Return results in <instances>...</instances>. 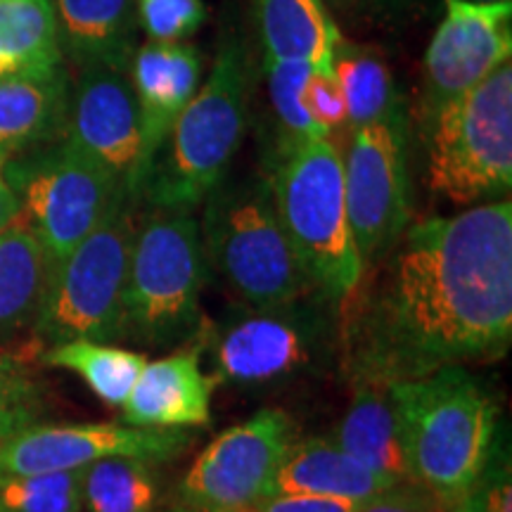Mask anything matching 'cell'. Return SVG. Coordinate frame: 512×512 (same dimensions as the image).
I'll return each mask as SVG.
<instances>
[{"label":"cell","instance_id":"obj_1","mask_svg":"<svg viewBox=\"0 0 512 512\" xmlns=\"http://www.w3.org/2000/svg\"><path fill=\"white\" fill-rule=\"evenodd\" d=\"M351 344L356 382L396 384L512 339V204L494 200L403 230Z\"/></svg>","mask_w":512,"mask_h":512},{"label":"cell","instance_id":"obj_2","mask_svg":"<svg viewBox=\"0 0 512 512\" xmlns=\"http://www.w3.org/2000/svg\"><path fill=\"white\" fill-rule=\"evenodd\" d=\"M408 479L456 503L489 465L496 403L460 366L392 384Z\"/></svg>","mask_w":512,"mask_h":512},{"label":"cell","instance_id":"obj_3","mask_svg":"<svg viewBox=\"0 0 512 512\" xmlns=\"http://www.w3.org/2000/svg\"><path fill=\"white\" fill-rule=\"evenodd\" d=\"M252 86L249 55L240 38H228L211 72L169 136L159 145L138 197L155 209L192 211L228 176L247 126Z\"/></svg>","mask_w":512,"mask_h":512},{"label":"cell","instance_id":"obj_4","mask_svg":"<svg viewBox=\"0 0 512 512\" xmlns=\"http://www.w3.org/2000/svg\"><path fill=\"white\" fill-rule=\"evenodd\" d=\"M202 204L204 259L242 302L275 309L318 292L280 223L268 178L226 176Z\"/></svg>","mask_w":512,"mask_h":512},{"label":"cell","instance_id":"obj_5","mask_svg":"<svg viewBox=\"0 0 512 512\" xmlns=\"http://www.w3.org/2000/svg\"><path fill=\"white\" fill-rule=\"evenodd\" d=\"M204 278L207 259L192 211H152L133 238L121 339L140 347H171L188 339L200 330Z\"/></svg>","mask_w":512,"mask_h":512},{"label":"cell","instance_id":"obj_6","mask_svg":"<svg viewBox=\"0 0 512 512\" xmlns=\"http://www.w3.org/2000/svg\"><path fill=\"white\" fill-rule=\"evenodd\" d=\"M275 209L318 292L344 299L363 278L344 195L342 150L320 138L278 157L268 178Z\"/></svg>","mask_w":512,"mask_h":512},{"label":"cell","instance_id":"obj_7","mask_svg":"<svg viewBox=\"0 0 512 512\" xmlns=\"http://www.w3.org/2000/svg\"><path fill=\"white\" fill-rule=\"evenodd\" d=\"M430 190L458 207H475L512 185V64L446 102L430 119Z\"/></svg>","mask_w":512,"mask_h":512},{"label":"cell","instance_id":"obj_8","mask_svg":"<svg viewBox=\"0 0 512 512\" xmlns=\"http://www.w3.org/2000/svg\"><path fill=\"white\" fill-rule=\"evenodd\" d=\"M126 200L53 266L38 311L36 328L46 342H100L121 339L124 287L136 219Z\"/></svg>","mask_w":512,"mask_h":512},{"label":"cell","instance_id":"obj_9","mask_svg":"<svg viewBox=\"0 0 512 512\" xmlns=\"http://www.w3.org/2000/svg\"><path fill=\"white\" fill-rule=\"evenodd\" d=\"M3 174L15 190L22 219L38 235L53 264L88 238L128 192L64 140L46 150L8 159Z\"/></svg>","mask_w":512,"mask_h":512},{"label":"cell","instance_id":"obj_10","mask_svg":"<svg viewBox=\"0 0 512 512\" xmlns=\"http://www.w3.org/2000/svg\"><path fill=\"white\" fill-rule=\"evenodd\" d=\"M292 444V422L266 408L219 434L185 475L183 503L192 512H245L275 494V479Z\"/></svg>","mask_w":512,"mask_h":512},{"label":"cell","instance_id":"obj_11","mask_svg":"<svg viewBox=\"0 0 512 512\" xmlns=\"http://www.w3.org/2000/svg\"><path fill=\"white\" fill-rule=\"evenodd\" d=\"M342 166L351 233L366 266L387 254L411 221L403 119L351 131Z\"/></svg>","mask_w":512,"mask_h":512},{"label":"cell","instance_id":"obj_12","mask_svg":"<svg viewBox=\"0 0 512 512\" xmlns=\"http://www.w3.org/2000/svg\"><path fill=\"white\" fill-rule=\"evenodd\" d=\"M60 140L105 169L136 200L147 176V157L128 69L91 67L76 74Z\"/></svg>","mask_w":512,"mask_h":512},{"label":"cell","instance_id":"obj_13","mask_svg":"<svg viewBox=\"0 0 512 512\" xmlns=\"http://www.w3.org/2000/svg\"><path fill=\"white\" fill-rule=\"evenodd\" d=\"M444 19L422 62V117L489 79L512 55V0H444Z\"/></svg>","mask_w":512,"mask_h":512},{"label":"cell","instance_id":"obj_14","mask_svg":"<svg viewBox=\"0 0 512 512\" xmlns=\"http://www.w3.org/2000/svg\"><path fill=\"white\" fill-rule=\"evenodd\" d=\"M190 444L181 430L131 425H31L0 441V477L81 472L95 460H166Z\"/></svg>","mask_w":512,"mask_h":512},{"label":"cell","instance_id":"obj_15","mask_svg":"<svg viewBox=\"0 0 512 512\" xmlns=\"http://www.w3.org/2000/svg\"><path fill=\"white\" fill-rule=\"evenodd\" d=\"M320 320L299 302L240 313L214 335V382L261 384L311 366Z\"/></svg>","mask_w":512,"mask_h":512},{"label":"cell","instance_id":"obj_16","mask_svg":"<svg viewBox=\"0 0 512 512\" xmlns=\"http://www.w3.org/2000/svg\"><path fill=\"white\" fill-rule=\"evenodd\" d=\"M128 81L143 124L147 171L159 145L204 81L202 53L188 41H145L128 62Z\"/></svg>","mask_w":512,"mask_h":512},{"label":"cell","instance_id":"obj_17","mask_svg":"<svg viewBox=\"0 0 512 512\" xmlns=\"http://www.w3.org/2000/svg\"><path fill=\"white\" fill-rule=\"evenodd\" d=\"M214 384V377L202 373L197 351H176L145 363L121 408L131 427L183 430L207 425Z\"/></svg>","mask_w":512,"mask_h":512},{"label":"cell","instance_id":"obj_18","mask_svg":"<svg viewBox=\"0 0 512 512\" xmlns=\"http://www.w3.org/2000/svg\"><path fill=\"white\" fill-rule=\"evenodd\" d=\"M64 62L128 69L138 41L136 0H50Z\"/></svg>","mask_w":512,"mask_h":512},{"label":"cell","instance_id":"obj_19","mask_svg":"<svg viewBox=\"0 0 512 512\" xmlns=\"http://www.w3.org/2000/svg\"><path fill=\"white\" fill-rule=\"evenodd\" d=\"M72 76L67 64L46 72L0 79V150L5 155L38 150L62 138Z\"/></svg>","mask_w":512,"mask_h":512},{"label":"cell","instance_id":"obj_20","mask_svg":"<svg viewBox=\"0 0 512 512\" xmlns=\"http://www.w3.org/2000/svg\"><path fill=\"white\" fill-rule=\"evenodd\" d=\"M332 441L387 484L408 482L392 384L356 382L354 399Z\"/></svg>","mask_w":512,"mask_h":512},{"label":"cell","instance_id":"obj_21","mask_svg":"<svg viewBox=\"0 0 512 512\" xmlns=\"http://www.w3.org/2000/svg\"><path fill=\"white\" fill-rule=\"evenodd\" d=\"M368 467H363L335 441L304 439L292 441L275 479V494H304L318 498H342L363 503L387 489Z\"/></svg>","mask_w":512,"mask_h":512},{"label":"cell","instance_id":"obj_22","mask_svg":"<svg viewBox=\"0 0 512 512\" xmlns=\"http://www.w3.org/2000/svg\"><path fill=\"white\" fill-rule=\"evenodd\" d=\"M264 57L332 69L339 34L323 0H254Z\"/></svg>","mask_w":512,"mask_h":512},{"label":"cell","instance_id":"obj_23","mask_svg":"<svg viewBox=\"0 0 512 512\" xmlns=\"http://www.w3.org/2000/svg\"><path fill=\"white\" fill-rule=\"evenodd\" d=\"M53 266L43 242L22 219L0 233V332L36 323Z\"/></svg>","mask_w":512,"mask_h":512},{"label":"cell","instance_id":"obj_24","mask_svg":"<svg viewBox=\"0 0 512 512\" xmlns=\"http://www.w3.org/2000/svg\"><path fill=\"white\" fill-rule=\"evenodd\" d=\"M50 0H0V79L62 67Z\"/></svg>","mask_w":512,"mask_h":512},{"label":"cell","instance_id":"obj_25","mask_svg":"<svg viewBox=\"0 0 512 512\" xmlns=\"http://www.w3.org/2000/svg\"><path fill=\"white\" fill-rule=\"evenodd\" d=\"M332 72L347 105V128L401 119L394 76L375 48L356 46L339 38L332 53Z\"/></svg>","mask_w":512,"mask_h":512},{"label":"cell","instance_id":"obj_26","mask_svg":"<svg viewBox=\"0 0 512 512\" xmlns=\"http://www.w3.org/2000/svg\"><path fill=\"white\" fill-rule=\"evenodd\" d=\"M43 361L48 366L72 370L107 406H124L147 358L138 351L119 349L114 344L79 339V342L57 344L43 356Z\"/></svg>","mask_w":512,"mask_h":512},{"label":"cell","instance_id":"obj_27","mask_svg":"<svg viewBox=\"0 0 512 512\" xmlns=\"http://www.w3.org/2000/svg\"><path fill=\"white\" fill-rule=\"evenodd\" d=\"M81 503L88 512H155L157 486L147 460L110 456L83 467Z\"/></svg>","mask_w":512,"mask_h":512},{"label":"cell","instance_id":"obj_28","mask_svg":"<svg viewBox=\"0 0 512 512\" xmlns=\"http://www.w3.org/2000/svg\"><path fill=\"white\" fill-rule=\"evenodd\" d=\"M266 69V93L268 105L278 124L280 133V155H290L292 150L302 147L313 140L328 138V133L320 128L311 112L306 110L304 88L309 76L316 72V64L306 60H275V57H264Z\"/></svg>","mask_w":512,"mask_h":512},{"label":"cell","instance_id":"obj_29","mask_svg":"<svg viewBox=\"0 0 512 512\" xmlns=\"http://www.w3.org/2000/svg\"><path fill=\"white\" fill-rule=\"evenodd\" d=\"M81 472L0 477V512H81Z\"/></svg>","mask_w":512,"mask_h":512},{"label":"cell","instance_id":"obj_30","mask_svg":"<svg viewBox=\"0 0 512 512\" xmlns=\"http://www.w3.org/2000/svg\"><path fill=\"white\" fill-rule=\"evenodd\" d=\"M138 29L147 41H190L207 22L204 0H136Z\"/></svg>","mask_w":512,"mask_h":512},{"label":"cell","instance_id":"obj_31","mask_svg":"<svg viewBox=\"0 0 512 512\" xmlns=\"http://www.w3.org/2000/svg\"><path fill=\"white\" fill-rule=\"evenodd\" d=\"M41 399L15 358L0 351V441L36 425Z\"/></svg>","mask_w":512,"mask_h":512},{"label":"cell","instance_id":"obj_32","mask_svg":"<svg viewBox=\"0 0 512 512\" xmlns=\"http://www.w3.org/2000/svg\"><path fill=\"white\" fill-rule=\"evenodd\" d=\"M512 489L508 458L484 467V472L456 503L446 505V512H512Z\"/></svg>","mask_w":512,"mask_h":512},{"label":"cell","instance_id":"obj_33","mask_svg":"<svg viewBox=\"0 0 512 512\" xmlns=\"http://www.w3.org/2000/svg\"><path fill=\"white\" fill-rule=\"evenodd\" d=\"M304 102L306 110L311 112V117L318 121L320 128L328 133L330 140L332 133L347 128V105H344L342 88H339L332 69H316L309 76L304 88Z\"/></svg>","mask_w":512,"mask_h":512},{"label":"cell","instance_id":"obj_34","mask_svg":"<svg viewBox=\"0 0 512 512\" xmlns=\"http://www.w3.org/2000/svg\"><path fill=\"white\" fill-rule=\"evenodd\" d=\"M446 505L437 496L430 494L425 486L408 482H399L387 486L380 494L366 498L358 503L356 512H444Z\"/></svg>","mask_w":512,"mask_h":512},{"label":"cell","instance_id":"obj_35","mask_svg":"<svg viewBox=\"0 0 512 512\" xmlns=\"http://www.w3.org/2000/svg\"><path fill=\"white\" fill-rule=\"evenodd\" d=\"M358 503L342 498H318L304 494H273L245 512H356Z\"/></svg>","mask_w":512,"mask_h":512},{"label":"cell","instance_id":"obj_36","mask_svg":"<svg viewBox=\"0 0 512 512\" xmlns=\"http://www.w3.org/2000/svg\"><path fill=\"white\" fill-rule=\"evenodd\" d=\"M19 214H22V207H19L15 190H12L8 178H5L3 169H0V233L12 226L19 219Z\"/></svg>","mask_w":512,"mask_h":512},{"label":"cell","instance_id":"obj_37","mask_svg":"<svg viewBox=\"0 0 512 512\" xmlns=\"http://www.w3.org/2000/svg\"><path fill=\"white\" fill-rule=\"evenodd\" d=\"M323 3H330V5H337V8H344V5H351L354 0H323Z\"/></svg>","mask_w":512,"mask_h":512},{"label":"cell","instance_id":"obj_38","mask_svg":"<svg viewBox=\"0 0 512 512\" xmlns=\"http://www.w3.org/2000/svg\"><path fill=\"white\" fill-rule=\"evenodd\" d=\"M8 155H5V152L3 150H0V169H3V166H5V162H8Z\"/></svg>","mask_w":512,"mask_h":512},{"label":"cell","instance_id":"obj_39","mask_svg":"<svg viewBox=\"0 0 512 512\" xmlns=\"http://www.w3.org/2000/svg\"><path fill=\"white\" fill-rule=\"evenodd\" d=\"M475 3H505V0H475Z\"/></svg>","mask_w":512,"mask_h":512},{"label":"cell","instance_id":"obj_40","mask_svg":"<svg viewBox=\"0 0 512 512\" xmlns=\"http://www.w3.org/2000/svg\"><path fill=\"white\" fill-rule=\"evenodd\" d=\"M444 512H446V510H444Z\"/></svg>","mask_w":512,"mask_h":512}]
</instances>
